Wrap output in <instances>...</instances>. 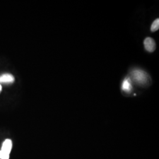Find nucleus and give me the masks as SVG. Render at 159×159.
<instances>
[{"mask_svg": "<svg viewBox=\"0 0 159 159\" xmlns=\"http://www.w3.org/2000/svg\"><path fill=\"white\" fill-rule=\"evenodd\" d=\"M131 77L132 80L137 84L143 85L148 82L149 75L143 70L135 69L131 72Z\"/></svg>", "mask_w": 159, "mask_h": 159, "instance_id": "f257e3e1", "label": "nucleus"}, {"mask_svg": "<svg viewBox=\"0 0 159 159\" xmlns=\"http://www.w3.org/2000/svg\"><path fill=\"white\" fill-rule=\"evenodd\" d=\"M144 45L145 49L150 53L153 52L156 48V45L154 40L150 37H147L144 40Z\"/></svg>", "mask_w": 159, "mask_h": 159, "instance_id": "f03ea898", "label": "nucleus"}, {"mask_svg": "<svg viewBox=\"0 0 159 159\" xmlns=\"http://www.w3.org/2000/svg\"><path fill=\"white\" fill-rule=\"evenodd\" d=\"M122 89L124 92L130 93L132 90V80L130 77H126L124 80L122 84Z\"/></svg>", "mask_w": 159, "mask_h": 159, "instance_id": "7ed1b4c3", "label": "nucleus"}, {"mask_svg": "<svg viewBox=\"0 0 159 159\" xmlns=\"http://www.w3.org/2000/svg\"><path fill=\"white\" fill-rule=\"evenodd\" d=\"M14 76L9 73H5L0 76V83L9 84L14 81Z\"/></svg>", "mask_w": 159, "mask_h": 159, "instance_id": "20e7f679", "label": "nucleus"}, {"mask_svg": "<svg viewBox=\"0 0 159 159\" xmlns=\"http://www.w3.org/2000/svg\"><path fill=\"white\" fill-rule=\"evenodd\" d=\"M12 141L10 139H6L5 141H4L1 150L9 154L11 153V151L12 150Z\"/></svg>", "mask_w": 159, "mask_h": 159, "instance_id": "39448f33", "label": "nucleus"}, {"mask_svg": "<svg viewBox=\"0 0 159 159\" xmlns=\"http://www.w3.org/2000/svg\"><path fill=\"white\" fill-rule=\"evenodd\" d=\"M159 19L157 18L152 23L151 26V31L152 32L156 31L159 30Z\"/></svg>", "mask_w": 159, "mask_h": 159, "instance_id": "423d86ee", "label": "nucleus"}, {"mask_svg": "<svg viewBox=\"0 0 159 159\" xmlns=\"http://www.w3.org/2000/svg\"><path fill=\"white\" fill-rule=\"evenodd\" d=\"M9 154L5 153L4 151L0 150V159H9Z\"/></svg>", "mask_w": 159, "mask_h": 159, "instance_id": "0eeeda50", "label": "nucleus"}, {"mask_svg": "<svg viewBox=\"0 0 159 159\" xmlns=\"http://www.w3.org/2000/svg\"><path fill=\"white\" fill-rule=\"evenodd\" d=\"M1 90H2V86L0 84V92L1 91Z\"/></svg>", "mask_w": 159, "mask_h": 159, "instance_id": "6e6552de", "label": "nucleus"}]
</instances>
